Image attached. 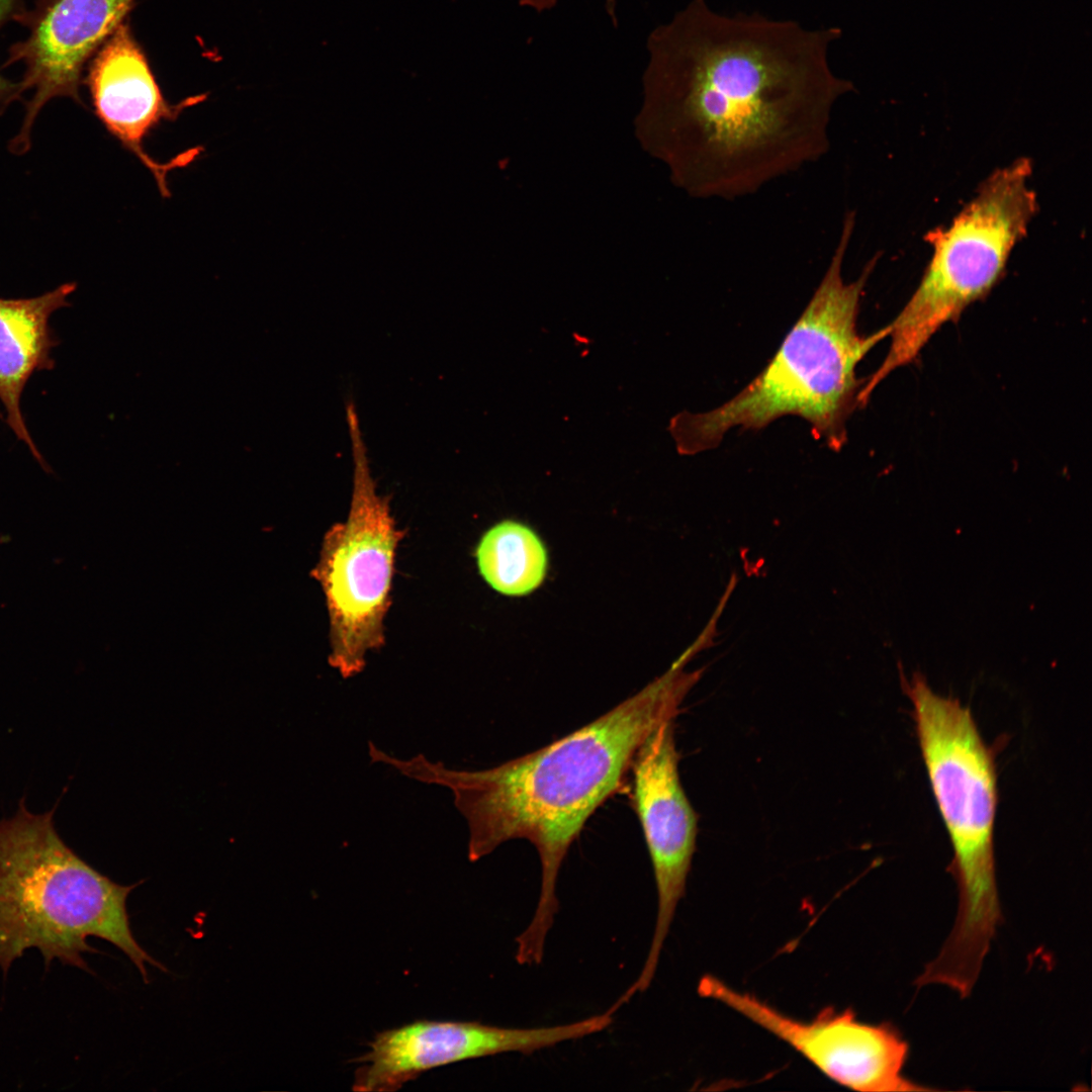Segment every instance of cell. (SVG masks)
<instances>
[{
  "label": "cell",
  "instance_id": "9",
  "mask_svg": "<svg viewBox=\"0 0 1092 1092\" xmlns=\"http://www.w3.org/2000/svg\"><path fill=\"white\" fill-rule=\"evenodd\" d=\"M674 719L661 722L648 734L630 767L631 805L643 830L657 894L646 960L628 988L633 995L646 991L653 981L676 908L686 895L696 850L698 815L680 783Z\"/></svg>",
  "mask_w": 1092,
  "mask_h": 1092
},
{
  "label": "cell",
  "instance_id": "8",
  "mask_svg": "<svg viewBox=\"0 0 1092 1092\" xmlns=\"http://www.w3.org/2000/svg\"><path fill=\"white\" fill-rule=\"evenodd\" d=\"M699 992L775 1035L827 1078L848 1089L931 1090L904 1075L909 1045L890 1023L864 1022L849 1008L832 1007L824 1008L810 1020L797 1019L713 975L701 980Z\"/></svg>",
  "mask_w": 1092,
  "mask_h": 1092
},
{
  "label": "cell",
  "instance_id": "4",
  "mask_svg": "<svg viewBox=\"0 0 1092 1092\" xmlns=\"http://www.w3.org/2000/svg\"><path fill=\"white\" fill-rule=\"evenodd\" d=\"M902 681L952 846L947 870L959 890L953 927L928 970L938 982L968 990L976 984L1002 922L994 852L996 751L984 741L971 710L958 699L934 693L918 672Z\"/></svg>",
  "mask_w": 1092,
  "mask_h": 1092
},
{
  "label": "cell",
  "instance_id": "15",
  "mask_svg": "<svg viewBox=\"0 0 1092 1092\" xmlns=\"http://www.w3.org/2000/svg\"><path fill=\"white\" fill-rule=\"evenodd\" d=\"M556 2L557 0H520L521 5L531 7L537 11L550 9Z\"/></svg>",
  "mask_w": 1092,
  "mask_h": 1092
},
{
  "label": "cell",
  "instance_id": "12",
  "mask_svg": "<svg viewBox=\"0 0 1092 1092\" xmlns=\"http://www.w3.org/2000/svg\"><path fill=\"white\" fill-rule=\"evenodd\" d=\"M86 83L98 119L152 173L161 195L170 197L167 175L191 164L203 148H190L161 163L148 154L144 142L162 122L174 121L185 109L204 101L206 94L169 103L126 20L92 57Z\"/></svg>",
  "mask_w": 1092,
  "mask_h": 1092
},
{
  "label": "cell",
  "instance_id": "10",
  "mask_svg": "<svg viewBox=\"0 0 1092 1092\" xmlns=\"http://www.w3.org/2000/svg\"><path fill=\"white\" fill-rule=\"evenodd\" d=\"M608 1011L553 1026L500 1027L475 1021L420 1020L385 1030L355 1060L353 1090L395 1091L433 1068L507 1053L532 1054L607 1029Z\"/></svg>",
  "mask_w": 1092,
  "mask_h": 1092
},
{
  "label": "cell",
  "instance_id": "2",
  "mask_svg": "<svg viewBox=\"0 0 1092 1092\" xmlns=\"http://www.w3.org/2000/svg\"><path fill=\"white\" fill-rule=\"evenodd\" d=\"M699 671L681 662L599 718L496 766L454 769L424 754L381 762L418 782L445 787L468 827V858L526 839L536 848L541 887L534 915L516 938V961L539 965L559 909L556 885L570 845L595 811L623 785L633 757L661 722L676 718Z\"/></svg>",
  "mask_w": 1092,
  "mask_h": 1092
},
{
  "label": "cell",
  "instance_id": "5",
  "mask_svg": "<svg viewBox=\"0 0 1092 1092\" xmlns=\"http://www.w3.org/2000/svg\"><path fill=\"white\" fill-rule=\"evenodd\" d=\"M55 809L32 814L24 802L0 820V968L36 948L47 968L57 959L90 972L84 953L97 952L87 939H104L131 961L148 983L147 965L166 972L132 934L126 911L141 883L119 885L102 875L60 837Z\"/></svg>",
  "mask_w": 1092,
  "mask_h": 1092
},
{
  "label": "cell",
  "instance_id": "1",
  "mask_svg": "<svg viewBox=\"0 0 1092 1092\" xmlns=\"http://www.w3.org/2000/svg\"><path fill=\"white\" fill-rule=\"evenodd\" d=\"M840 36L691 0L648 37L638 138L693 197L754 194L829 150L833 109L853 90L829 62Z\"/></svg>",
  "mask_w": 1092,
  "mask_h": 1092
},
{
  "label": "cell",
  "instance_id": "13",
  "mask_svg": "<svg viewBox=\"0 0 1092 1092\" xmlns=\"http://www.w3.org/2000/svg\"><path fill=\"white\" fill-rule=\"evenodd\" d=\"M77 285L69 282L29 298H0V402L5 421L16 438L47 468L30 436L20 407V398L30 377L52 370V352L59 341L50 325L52 314L70 305L69 296Z\"/></svg>",
  "mask_w": 1092,
  "mask_h": 1092
},
{
  "label": "cell",
  "instance_id": "14",
  "mask_svg": "<svg viewBox=\"0 0 1092 1092\" xmlns=\"http://www.w3.org/2000/svg\"><path fill=\"white\" fill-rule=\"evenodd\" d=\"M479 572L496 592L525 596L543 581L547 552L538 535L514 521H503L481 537L476 548Z\"/></svg>",
  "mask_w": 1092,
  "mask_h": 1092
},
{
  "label": "cell",
  "instance_id": "3",
  "mask_svg": "<svg viewBox=\"0 0 1092 1092\" xmlns=\"http://www.w3.org/2000/svg\"><path fill=\"white\" fill-rule=\"evenodd\" d=\"M854 225V212L847 211L818 287L762 371L723 404L671 418L667 430L680 455L716 448L734 428L757 431L787 416L803 419L817 440L841 450L863 382L856 377L857 365L889 337L888 325L868 336L857 330L861 297L877 257L856 279L845 281L843 263Z\"/></svg>",
  "mask_w": 1092,
  "mask_h": 1092
},
{
  "label": "cell",
  "instance_id": "11",
  "mask_svg": "<svg viewBox=\"0 0 1092 1092\" xmlns=\"http://www.w3.org/2000/svg\"><path fill=\"white\" fill-rule=\"evenodd\" d=\"M134 0H41L33 12H21L18 20L28 28L27 37L8 51L3 67L21 64L18 97L29 93L19 133L10 143L13 153L30 146L36 116L54 98L69 97L78 103L87 62L123 21Z\"/></svg>",
  "mask_w": 1092,
  "mask_h": 1092
},
{
  "label": "cell",
  "instance_id": "6",
  "mask_svg": "<svg viewBox=\"0 0 1092 1092\" xmlns=\"http://www.w3.org/2000/svg\"><path fill=\"white\" fill-rule=\"evenodd\" d=\"M1031 170L1027 158L996 170L950 224L927 234L931 259L912 296L888 325L889 351L861 386L860 406L889 374L912 362L944 324L960 317L1002 278L1037 211Z\"/></svg>",
  "mask_w": 1092,
  "mask_h": 1092
},
{
  "label": "cell",
  "instance_id": "7",
  "mask_svg": "<svg viewBox=\"0 0 1092 1092\" xmlns=\"http://www.w3.org/2000/svg\"><path fill=\"white\" fill-rule=\"evenodd\" d=\"M346 415L354 458L351 507L347 520L325 533L310 575L326 598L329 663L349 678L364 669L367 653L384 643L395 552L404 533L395 526L389 497L376 491L353 403Z\"/></svg>",
  "mask_w": 1092,
  "mask_h": 1092
}]
</instances>
